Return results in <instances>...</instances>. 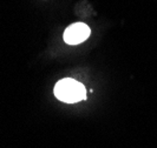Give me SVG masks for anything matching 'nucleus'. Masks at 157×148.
Listing matches in <instances>:
<instances>
[{"mask_svg":"<svg viewBox=\"0 0 157 148\" xmlns=\"http://www.w3.org/2000/svg\"><path fill=\"white\" fill-rule=\"evenodd\" d=\"M55 95L58 100L66 103H75L86 99L85 86L71 78L63 79L55 86Z\"/></svg>","mask_w":157,"mask_h":148,"instance_id":"1","label":"nucleus"},{"mask_svg":"<svg viewBox=\"0 0 157 148\" xmlns=\"http://www.w3.org/2000/svg\"><path fill=\"white\" fill-rule=\"evenodd\" d=\"M89 26L83 23H76L69 26L64 32V41L69 45H78L90 37Z\"/></svg>","mask_w":157,"mask_h":148,"instance_id":"2","label":"nucleus"}]
</instances>
